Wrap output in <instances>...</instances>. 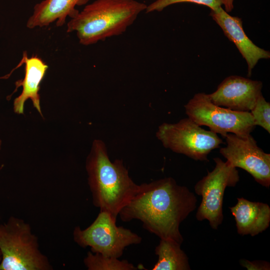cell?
Segmentation results:
<instances>
[{
	"mask_svg": "<svg viewBox=\"0 0 270 270\" xmlns=\"http://www.w3.org/2000/svg\"><path fill=\"white\" fill-rule=\"evenodd\" d=\"M196 202L193 192L168 177L139 185L137 193L118 214L123 222L139 220L160 239L182 244L180 225L196 209Z\"/></svg>",
	"mask_w": 270,
	"mask_h": 270,
	"instance_id": "cell-1",
	"label": "cell"
},
{
	"mask_svg": "<svg viewBox=\"0 0 270 270\" xmlns=\"http://www.w3.org/2000/svg\"><path fill=\"white\" fill-rule=\"evenodd\" d=\"M88 184L94 206L116 219L137 193L139 185L130 176L121 160H110L105 144L95 140L86 161Z\"/></svg>",
	"mask_w": 270,
	"mask_h": 270,
	"instance_id": "cell-2",
	"label": "cell"
},
{
	"mask_svg": "<svg viewBox=\"0 0 270 270\" xmlns=\"http://www.w3.org/2000/svg\"><path fill=\"white\" fill-rule=\"evenodd\" d=\"M146 7L136 0H95L70 18L66 32H75L81 44H93L122 34Z\"/></svg>",
	"mask_w": 270,
	"mask_h": 270,
	"instance_id": "cell-3",
	"label": "cell"
},
{
	"mask_svg": "<svg viewBox=\"0 0 270 270\" xmlns=\"http://www.w3.org/2000/svg\"><path fill=\"white\" fill-rule=\"evenodd\" d=\"M0 270L53 269L30 225L22 218L12 216L0 224Z\"/></svg>",
	"mask_w": 270,
	"mask_h": 270,
	"instance_id": "cell-4",
	"label": "cell"
},
{
	"mask_svg": "<svg viewBox=\"0 0 270 270\" xmlns=\"http://www.w3.org/2000/svg\"><path fill=\"white\" fill-rule=\"evenodd\" d=\"M156 136L164 148L200 161H208V154L224 143L217 134L201 128L188 117L176 123H162Z\"/></svg>",
	"mask_w": 270,
	"mask_h": 270,
	"instance_id": "cell-5",
	"label": "cell"
},
{
	"mask_svg": "<svg viewBox=\"0 0 270 270\" xmlns=\"http://www.w3.org/2000/svg\"><path fill=\"white\" fill-rule=\"evenodd\" d=\"M73 238L82 248L90 247L92 253L117 258L122 256L126 247L142 242L140 236L129 229L118 226L116 219L102 211L86 228L82 230L76 226Z\"/></svg>",
	"mask_w": 270,
	"mask_h": 270,
	"instance_id": "cell-6",
	"label": "cell"
},
{
	"mask_svg": "<svg viewBox=\"0 0 270 270\" xmlns=\"http://www.w3.org/2000/svg\"><path fill=\"white\" fill-rule=\"evenodd\" d=\"M188 117L200 126L224 138L228 133L245 137L250 134L255 125L250 112H238L218 106L208 94L198 93L184 105Z\"/></svg>",
	"mask_w": 270,
	"mask_h": 270,
	"instance_id": "cell-7",
	"label": "cell"
},
{
	"mask_svg": "<svg viewBox=\"0 0 270 270\" xmlns=\"http://www.w3.org/2000/svg\"><path fill=\"white\" fill-rule=\"evenodd\" d=\"M215 167L196 182V194L202 197L196 215L198 221L206 220L213 229L216 230L224 220L223 198L226 187L235 186L240 180L236 168L228 162L215 158Z\"/></svg>",
	"mask_w": 270,
	"mask_h": 270,
	"instance_id": "cell-8",
	"label": "cell"
},
{
	"mask_svg": "<svg viewBox=\"0 0 270 270\" xmlns=\"http://www.w3.org/2000/svg\"><path fill=\"white\" fill-rule=\"evenodd\" d=\"M226 146L220 153L232 166L248 172L262 186H270V154L264 152L250 134L241 137L228 133L224 137Z\"/></svg>",
	"mask_w": 270,
	"mask_h": 270,
	"instance_id": "cell-9",
	"label": "cell"
},
{
	"mask_svg": "<svg viewBox=\"0 0 270 270\" xmlns=\"http://www.w3.org/2000/svg\"><path fill=\"white\" fill-rule=\"evenodd\" d=\"M262 83L238 76L226 78L208 94L214 104L238 112H250L262 94Z\"/></svg>",
	"mask_w": 270,
	"mask_h": 270,
	"instance_id": "cell-10",
	"label": "cell"
},
{
	"mask_svg": "<svg viewBox=\"0 0 270 270\" xmlns=\"http://www.w3.org/2000/svg\"><path fill=\"white\" fill-rule=\"evenodd\" d=\"M210 16L221 28L225 36L235 44L246 60L248 77L251 76L252 69L259 60L270 58V52L258 46L247 36L240 18L231 16L222 6L211 10Z\"/></svg>",
	"mask_w": 270,
	"mask_h": 270,
	"instance_id": "cell-11",
	"label": "cell"
},
{
	"mask_svg": "<svg viewBox=\"0 0 270 270\" xmlns=\"http://www.w3.org/2000/svg\"><path fill=\"white\" fill-rule=\"evenodd\" d=\"M22 60L25 64L24 76L23 80H18L16 82V88L22 86V90L20 94L14 100V112L18 114H23L24 104L28 99H30L34 106L42 116L38 92L40 84L48 66L37 56L28 58L26 52L23 54Z\"/></svg>",
	"mask_w": 270,
	"mask_h": 270,
	"instance_id": "cell-12",
	"label": "cell"
},
{
	"mask_svg": "<svg viewBox=\"0 0 270 270\" xmlns=\"http://www.w3.org/2000/svg\"><path fill=\"white\" fill-rule=\"evenodd\" d=\"M236 204L230 207L236 222L238 233L255 236L266 230L270 222V208L265 203L238 198Z\"/></svg>",
	"mask_w": 270,
	"mask_h": 270,
	"instance_id": "cell-13",
	"label": "cell"
},
{
	"mask_svg": "<svg viewBox=\"0 0 270 270\" xmlns=\"http://www.w3.org/2000/svg\"><path fill=\"white\" fill-rule=\"evenodd\" d=\"M90 0H43L36 4L26 26L28 28L47 26L56 22L62 26L68 17L74 18L78 12L76 7L86 5Z\"/></svg>",
	"mask_w": 270,
	"mask_h": 270,
	"instance_id": "cell-14",
	"label": "cell"
},
{
	"mask_svg": "<svg viewBox=\"0 0 270 270\" xmlns=\"http://www.w3.org/2000/svg\"><path fill=\"white\" fill-rule=\"evenodd\" d=\"M180 244L175 240L160 239L155 248L158 260L152 270H190L188 258L181 249Z\"/></svg>",
	"mask_w": 270,
	"mask_h": 270,
	"instance_id": "cell-15",
	"label": "cell"
},
{
	"mask_svg": "<svg viewBox=\"0 0 270 270\" xmlns=\"http://www.w3.org/2000/svg\"><path fill=\"white\" fill-rule=\"evenodd\" d=\"M88 270H136V267L127 260H120L115 257L106 256L100 254L88 252L84 260Z\"/></svg>",
	"mask_w": 270,
	"mask_h": 270,
	"instance_id": "cell-16",
	"label": "cell"
},
{
	"mask_svg": "<svg viewBox=\"0 0 270 270\" xmlns=\"http://www.w3.org/2000/svg\"><path fill=\"white\" fill-rule=\"evenodd\" d=\"M182 2H192L206 6L211 10H216L224 4V0H156L147 5L146 13L160 12L172 4Z\"/></svg>",
	"mask_w": 270,
	"mask_h": 270,
	"instance_id": "cell-17",
	"label": "cell"
},
{
	"mask_svg": "<svg viewBox=\"0 0 270 270\" xmlns=\"http://www.w3.org/2000/svg\"><path fill=\"white\" fill-rule=\"evenodd\" d=\"M255 126H259L270 132V104L262 94L250 112Z\"/></svg>",
	"mask_w": 270,
	"mask_h": 270,
	"instance_id": "cell-18",
	"label": "cell"
},
{
	"mask_svg": "<svg viewBox=\"0 0 270 270\" xmlns=\"http://www.w3.org/2000/svg\"><path fill=\"white\" fill-rule=\"evenodd\" d=\"M240 264L248 270H270V263L262 260H254L250 262L246 260L240 261Z\"/></svg>",
	"mask_w": 270,
	"mask_h": 270,
	"instance_id": "cell-19",
	"label": "cell"
},
{
	"mask_svg": "<svg viewBox=\"0 0 270 270\" xmlns=\"http://www.w3.org/2000/svg\"><path fill=\"white\" fill-rule=\"evenodd\" d=\"M234 0H224V10L227 12H230L233 8H234V4H233Z\"/></svg>",
	"mask_w": 270,
	"mask_h": 270,
	"instance_id": "cell-20",
	"label": "cell"
},
{
	"mask_svg": "<svg viewBox=\"0 0 270 270\" xmlns=\"http://www.w3.org/2000/svg\"><path fill=\"white\" fill-rule=\"evenodd\" d=\"M2 253H1V252L0 250V262L2 260Z\"/></svg>",
	"mask_w": 270,
	"mask_h": 270,
	"instance_id": "cell-21",
	"label": "cell"
},
{
	"mask_svg": "<svg viewBox=\"0 0 270 270\" xmlns=\"http://www.w3.org/2000/svg\"><path fill=\"white\" fill-rule=\"evenodd\" d=\"M1 144H2V141L0 140V148H1Z\"/></svg>",
	"mask_w": 270,
	"mask_h": 270,
	"instance_id": "cell-22",
	"label": "cell"
}]
</instances>
